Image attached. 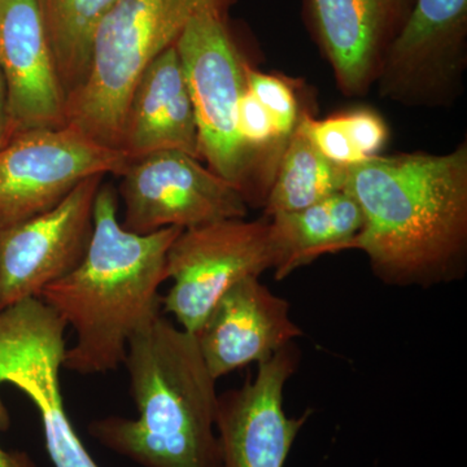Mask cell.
I'll use <instances>...</instances> for the list:
<instances>
[{
    "mask_svg": "<svg viewBox=\"0 0 467 467\" xmlns=\"http://www.w3.org/2000/svg\"><path fill=\"white\" fill-rule=\"evenodd\" d=\"M288 344L260 362L256 377L241 389L218 396L216 430L221 467H284L308 413L288 418L284 410L285 383L297 367Z\"/></svg>",
    "mask_w": 467,
    "mask_h": 467,
    "instance_id": "cell-12",
    "label": "cell"
},
{
    "mask_svg": "<svg viewBox=\"0 0 467 467\" xmlns=\"http://www.w3.org/2000/svg\"><path fill=\"white\" fill-rule=\"evenodd\" d=\"M225 5L226 0H115L92 36L88 77L67 99V126L119 149L129 98L146 67L177 43L193 17L223 11Z\"/></svg>",
    "mask_w": 467,
    "mask_h": 467,
    "instance_id": "cell-4",
    "label": "cell"
},
{
    "mask_svg": "<svg viewBox=\"0 0 467 467\" xmlns=\"http://www.w3.org/2000/svg\"><path fill=\"white\" fill-rule=\"evenodd\" d=\"M8 140L7 95H5V79L0 72V147Z\"/></svg>",
    "mask_w": 467,
    "mask_h": 467,
    "instance_id": "cell-25",
    "label": "cell"
},
{
    "mask_svg": "<svg viewBox=\"0 0 467 467\" xmlns=\"http://www.w3.org/2000/svg\"><path fill=\"white\" fill-rule=\"evenodd\" d=\"M245 86L266 110L279 137L287 143L296 129L300 110L294 88L285 78L267 75L245 64Z\"/></svg>",
    "mask_w": 467,
    "mask_h": 467,
    "instance_id": "cell-20",
    "label": "cell"
},
{
    "mask_svg": "<svg viewBox=\"0 0 467 467\" xmlns=\"http://www.w3.org/2000/svg\"><path fill=\"white\" fill-rule=\"evenodd\" d=\"M0 467H36V465L26 451H5L0 447Z\"/></svg>",
    "mask_w": 467,
    "mask_h": 467,
    "instance_id": "cell-24",
    "label": "cell"
},
{
    "mask_svg": "<svg viewBox=\"0 0 467 467\" xmlns=\"http://www.w3.org/2000/svg\"><path fill=\"white\" fill-rule=\"evenodd\" d=\"M296 128L326 159L335 164L349 167L365 160L353 146L340 115L317 119L308 112H301Z\"/></svg>",
    "mask_w": 467,
    "mask_h": 467,
    "instance_id": "cell-21",
    "label": "cell"
},
{
    "mask_svg": "<svg viewBox=\"0 0 467 467\" xmlns=\"http://www.w3.org/2000/svg\"><path fill=\"white\" fill-rule=\"evenodd\" d=\"M104 177L95 175L38 216L0 226V310L41 297L85 256L94 202Z\"/></svg>",
    "mask_w": 467,
    "mask_h": 467,
    "instance_id": "cell-11",
    "label": "cell"
},
{
    "mask_svg": "<svg viewBox=\"0 0 467 467\" xmlns=\"http://www.w3.org/2000/svg\"><path fill=\"white\" fill-rule=\"evenodd\" d=\"M347 167L335 164L299 129L288 138L266 193L265 217L299 211L343 192Z\"/></svg>",
    "mask_w": 467,
    "mask_h": 467,
    "instance_id": "cell-18",
    "label": "cell"
},
{
    "mask_svg": "<svg viewBox=\"0 0 467 467\" xmlns=\"http://www.w3.org/2000/svg\"><path fill=\"white\" fill-rule=\"evenodd\" d=\"M364 216L350 250L396 285L442 281L467 251V143L442 155H376L347 167L344 190Z\"/></svg>",
    "mask_w": 467,
    "mask_h": 467,
    "instance_id": "cell-1",
    "label": "cell"
},
{
    "mask_svg": "<svg viewBox=\"0 0 467 467\" xmlns=\"http://www.w3.org/2000/svg\"><path fill=\"white\" fill-rule=\"evenodd\" d=\"M414 0H308L322 52L347 97L376 86L389 45Z\"/></svg>",
    "mask_w": 467,
    "mask_h": 467,
    "instance_id": "cell-15",
    "label": "cell"
},
{
    "mask_svg": "<svg viewBox=\"0 0 467 467\" xmlns=\"http://www.w3.org/2000/svg\"><path fill=\"white\" fill-rule=\"evenodd\" d=\"M467 0H414L377 78L384 99L408 107L451 106L466 69Z\"/></svg>",
    "mask_w": 467,
    "mask_h": 467,
    "instance_id": "cell-10",
    "label": "cell"
},
{
    "mask_svg": "<svg viewBox=\"0 0 467 467\" xmlns=\"http://www.w3.org/2000/svg\"><path fill=\"white\" fill-rule=\"evenodd\" d=\"M275 264L269 217L184 229L168 250L167 278L173 285L161 297V309L181 328L195 334L230 288L244 279L259 278Z\"/></svg>",
    "mask_w": 467,
    "mask_h": 467,
    "instance_id": "cell-7",
    "label": "cell"
},
{
    "mask_svg": "<svg viewBox=\"0 0 467 467\" xmlns=\"http://www.w3.org/2000/svg\"><path fill=\"white\" fill-rule=\"evenodd\" d=\"M67 327L38 297L0 310V389L11 384L36 405L55 467H99L77 435L64 404L60 371ZM9 426L11 417L0 393V431Z\"/></svg>",
    "mask_w": 467,
    "mask_h": 467,
    "instance_id": "cell-6",
    "label": "cell"
},
{
    "mask_svg": "<svg viewBox=\"0 0 467 467\" xmlns=\"http://www.w3.org/2000/svg\"><path fill=\"white\" fill-rule=\"evenodd\" d=\"M239 131L243 142L250 150L254 167L264 153L275 152L281 158L285 142L279 137L272 119L256 98L248 91L247 86L239 103Z\"/></svg>",
    "mask_w": 467,
    "mask_h": 467,
    "instance_id": "cell-22",
    "label": "cell"
},
{
    "mask_svg": "<svg viewBox=\"0 0 467 467\" xmlns=\"http://www.w3.org/2000/svg\"><path fill=\"white\" fill-rule=\"evenodd\" d=\"M269 220L278 281L324 254L350 250L364 225L361 208L346 192L308 208L276 213Z\"/></svg>",
    "mask_w": 467,
    "mask_h": 467,
    "instance_id": "cell-17",
    "label": "cell"
},
{
    "mask_svg": "<svg viewBox=\"0 0 467 467\" xmlns=\"http://www.w3.org/2000/svg\"><path fill=\"white\" fill-rule=\"evenodd\" d=\"M119 149L129 160L164 150L201 159L192 95L175 45L159 55L135 84Z\"/></svg>",
    "mask_w": 467,
    "mask_h": 467,
    "instance_id": "cell-16",
    "label": "cell"
},
{
    "mask_svg": "<svg viewBox=\"0 0 467 467\" xmlns=\"http://www.w3.org/2000/svg\"><path fill=\"white\" fill-rule=\"evenodd\" d=\"M119 196L100 184L94 202L90 243L78 265L42 291L45 301L76 334L64 368L81 376L124 365L129 340L161 313L160 285L168 281L167 254L182 229L150 234L124 229Z\"/></svg>",
    "mask_w": 467,
    "mask_h": 467,
    "instance_id": "cell-2",
    "label": "cell"
},
{
    "mask_svg": "<svg viewBox=\"0 0 467 467\" xmlns=\"http://www.w3.org/2000/svg\"><path fill=\"white\" fill-rule=\"evenodd\" d=\"M66 98L78 90L90 67L92 36L115 0H36Z\"/></svg>",
    "mask_w": 467,
    "mask_h": 467,
    "instance_id": "cell-19",
    "label": "cell"
},
{
    "mask_svg": "<svg viewBox=\"0 0 467 467\" xmlns=\"http://www.w3.org/2000/svg\"><path fill=\"white\" fill-rule=\"evenodd\" d=\"M119 177L121 225L131 233L184 230L248 214L247 199L238 187L182 150L129 160Z\"/></svg>",
    "mask_w": 467,
    "mask_h": 467,
    "instance_id": "cell-8",
    "label": "cell"
},
{
    "mask_svg": "<svg viewBox=\"0 0 467 467\" xmlns=\"http://www.w3.org/2000/svg\"><path fill=\"white\" fill-rule=\"evenodd\" d=\"M353 146L364 159L379 155L389 138L382 117L370 109H358L340 115Z\"/></svg>",
    "mask_w": 467,
    "mask_h": 467,
    "instance_id": "cell-23",
    "label": "cell"
},
{
    "mask_svg": "<svg viewBox=\"0 0 467 467\" xmlns=\"http://www.w3.org/2000/svg\"><path fill=\"white\" fill-rule=\"evenodd\" d=\"M0 72L7 95L8 140L67 126V98L36 0H0Z\"/></svg>",
    "mask_w": 467,
    "mask_h": 467,
    "instance_id": "cell-13",
    "label": "cell"
},
{
    "mask_svg": "<svg viewBox=\"0 0 467 467\" xmlns=\"http://www.w3.org/2000/svg\"><path fill=\"white\" fill-rule=\"evenodd\" d=\"M129 159L77 129H41L0 147V226L50 211L88 178L119 177Z\"/></svg>",
    "mask_w": 467,
    "mask_h": 467,
    "instance_id": "cell-9",
    "label": "cell"
},
{
    "mask_svg": "<svg viewBox=\"0 0 467 467\" xmlns=\"http://www.w3.org/2000/svg\"><path fill=\"white\" fill-rule=\"evenodd\" d=\"M192 95L201 158L252 202L254 162L239 131L245 90V61L223 23V11H205L190 21L177 43Z\"/></svg>",
    "mask_w": 467,
    "mask_h": 467,
    "instance_id": "cell-5",
    "label": "cell"
},
{
    "mask_svg": "<svg viewBox=\"0 0 467 467\" xmlns=\"http://www.w3.org/2000/svg\"><path fill=\"white\" fill-rule=\"evenodd\" d=\"M124 367L138 417L92 420V438L143 467H221L220 395L195 335L159 313L129 340Z\"/></svg>",
    "mask_w": 467,
    "mask_h": 467,
    "instance_id": "cell-3",
    "label": "cell"
},
{
    "mask_svg": "<svg viewBox=\"0 0 467 467\" xmlns=\"http://www.w3.org/2000/svg\"><path fill=\"white\" fill-rule=\"evenodd\" d=\"M287 301L259 278L234 285L217 301L195 337L214 379L252 362L265 361L300 337Z\"/></svg>",
    "mask_w": 467,
    "mask_h": 467,
    "instance_id": "cell-14",
    "label": "cell"
}]
</instances>
